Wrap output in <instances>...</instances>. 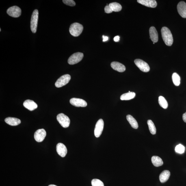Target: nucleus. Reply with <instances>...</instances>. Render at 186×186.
<instances>
[{
    "mask_svg": "<svg viewBox=\"0 0 186 186\" xmlns=\"http://www.w3.org/2000/svg\"><path fill=\"white\" fill-rule=\"evenodd\" d=\"M161 33L163 40L167 46H172L174 40L171 33L168 28L164 27L161 29Z\"/></svg>",
    "mask_w": 186,
    "mask_h": 186,
    "instance_id": "nucleus-1",
    "label": "nucleus"
},
{
    "mask_svg": "<svg viewBox=\"0 0 186 186\" xmlns=\"http://www.w3.org/2000/svg\"><path fill=\"white\" fill-rule=\"evenodd\" d=\"M83 26L78 23H74L70 25L69 28V32L71 35L74 37L79 36L83 32Z\"/></svg>",
    "mask_w": 186,
    "mask_h": 186,
    "instance_id": "nucleus-2",
    "label": "nucleus"
},
{
    "mask_svg": "<svg viewBox=\"0 0 186 186\" xmlns=\"http://www.w3.org/2000/svg\"><path fill=\"white\" fill-rule=\"evenodd\" d=\"M39 12L37 9H35L33 13L31 22V28L33 33L36 32L38 19Z\"/></svg>",
    "mask_w": 186,
    "mask_h": 186,
    "instance_id": "nucleus-3",
    "label": "nucleus"
},
{
    "mask_svg": "<svg viewBox=\"0 0 186 186\" xmlns=\"http://www.w3.org/2000/svg\"><path fill=\"white\" fill-rule=\"evenodd\" d=\"M57 119L59 123L63 128L69 127L70 124V120L69 117L64 113H61L57 115Z\"/></svg>",
    "mask_w": 186,
    "mask_h": 186,
    "instance_id": "nucleus-4",
    "label": "nucleus"
},
{
    "mask_svg": "<svg viewBox=\"0 0 186 186\" xmlns=\"http://www.w3.org/2000/svg\"><path fill=\"white\" fill-rule=\"evenodd\" d=\"M71 76L69 74H66L61 76L56 82L55 85L57 88L64 86L69 82L71 79Z\"/></svg>",
    "mask_w": 186,
    "mask_h": 186,
    "instance_id": "nucleus-5",
    "label": "nucleus"
},
{
    "mask_svg": "<svg viewBox=\"0 0 186 186\" xmlns=\"http://www.w3.org/2000/svg\"><path fill=\"white\" fill-rule=\"evenodd\" d=\"M83 57V53L78 52L72 54L68 59V64L71 65L77 64L82 60Z\"/></svg>",
    "mask_w": 186,
    "mask_h": 186,
    "instance_id": "nucleus-6",
    "label": "nucleus"
},
{
    "mask_svg": "<svg viewBox=\"0 0 186 186\" xmlns=\"http://www.w3.org/2000/svg\"><path fill=\"white\" fill-rule=\"evenodd\" d=\"M9 16L14 18H17L21 15L22 10L19 7L14 6L10 7L7 11Z\"/></svg>",
    "mask_w": 186,
    "mask_h": 186,
    "instance_id": "nucleus-7",
    "label": "nucleus"
},
{
    "mask_svg": "<svg viewBox=\"0 0 186 186\" xmlns=\"http://www.w3.org/2000/svg\"><path fill=\"white\" fill-rule=\"evenodd\" d=\"M135 63L140 69L142 71L147 72L149 71L150 68L148 64L144 61L140 59H136Z\"/></svg>",
    "mask_w": 186,
    "mask_h": 186,
    "instance_id": "nucleus-8",
    "label": "nucleus"
},
{
    "mask_svg": "<svg viewBox=\"0 0 186 186\" xmlns=\"http://www.w3.org/2000/svg\"><path fill=\"white\" fill-rule=\"evenodd\" d=\"M104 125V121L102 119H100L96 122L94 131L95 136L96 137H99L101 135L103 129Z\"/></svg>",
    "mask_w": 186,
    "mask_h": 186,
    "instance_id": "nucleus-9",
    "label": "nucleus"
},
{
    "mask_svg": "<svg viewBox=\"0 0 186 186\" xmlns=\"http://www.w3.org/2000/svg\"><path fill=\"white\" fill-rule=\"evenodd\" d=\"M46 135V132L43 129H38L34 134V138L37 142H42L44 140Z\"/></svg>",
    "mask_w": 186,
    "mask_h": 186,
    "instance_id": "nucleus-10",
    "label": "nucleus"
},
{
    "mask_svg": "<svg viewBox=\"0 0 186 186\" xmlns=\"http://www.w3.org/2000/svg\"><path fill=\"white\" fill-rule=\"evenodd\" d=\"M70 102L72 105L76 107H86L87 105L85 100L80 98H72L70 100Z\"/></svg>",
    "mask_w": 186,
    "mask_h": 186,
    "instance_id": "nucleus-11",
    "label": "nucleus"
},
{
    "mask_svg": "<svg viewBox=\"0 0 186 186\" xmlns=\"http://www.w3.org/2000/svg\"><path fill=\"white\" fill-rule=\"evenodd\" d=\"M178 14L182 17L186 18V3L183 1H180L177 6Z\"/></svg>",
    "mask_w": 186,
    "mask_h": 186,
    "instance_id": "nucleus-12",
    "label": "nucleus"
},
{
    "mask_svg": "<svg viewBox=\"0 0 186 186\" xmlns=\"http://www.w3.org/2000/svg\"><path fill=\"white\" fill-rule=\"evenodd\" d=\"M56 150L58 154L62 157H64L66 156L67 150L66 146L62 143H59L56 146Z\"/></svg>",
    "mask_w": 186,
    "mask_h": 186,
    "instance_id": "nucleus-13",
    "label": "nucleus"
},
{
    "mask_svg": "<svg viewBox=\"0 0 186 186\" xmlns=\"http://www.w3.org/2000/svg\"><path fill=\"white\" fill-rule=\"evenodd\" d=\"M137 2L141 5L151 8H155L157 6V1L155 0H138Z\"/></svg>",
    "mask_w": 186,
    "mask_h": 186,
    "instance_id": "nucleus-14",
    "label": "nucleus"
},
{
    "mask_svg": "<svg viewBox=\"0 0 186 186\" xmlns=\"http://www.w3.org/2000/svg\"><path fill=\"white\" fill-rule=\"evenodd\" d=\"M23 105L26 108L31 111L34 110L38 107L37 104L34 101L30 100H25L24 102Z\"/></svg>",
    "mask_w": 186,
    "mask_h": 186,
    "instance_id": "nucleus-15",
    "label": "nucleus"
},
{
    "mask_svg": "<svg viewBox=\"0 0 186 186\" xmlns=\"http://www.w3.org/2000/svg\"><path fill=\"white\" fill-rule=\"evenodd\" d=\"M111 66L113 69L119 72H123L126 70V68L123 64L118 62H113L111 63Z\"/></svg>",
    "mask_w": 186,
    "mask_h": 186,
    "instance_id": "nucleus-16",
    "label": "nucleus"
},
{
    "mask_svg": "<svg viewBox=\"0 0 186 186\" xmlns=\"http://www.w3.org/2000/svg\"><path fill=\"white\" fill-rule=\"evenodd\" d=\"M151 39L153 42H157L158 41V34L157 30L154 27H151L149 29Z\"/></svg>",
    "mask_w": 186,
    "mask_h": 186,
    "instance_id": "nucleus-17",
    "label": "nucleus"
},
{
    "mask_svg": "<svg viewBox=\"0 0 186 186\" xmlns=\"http://www.w3.org/2000/svg\"><path fill=\"white\" fill-rule=\"evenodd\" d=\"M5 122L11 126H17L21 123L19 119L13 117H8L5 119Z\"/></svg>",
    "mask_w": 186,
    "mask_h": 186,
    "instance_id": "nucleus-18",
    "label": "nucleus"
},
{
    "mask_svg": "<svg viewBox=\"0 0 186 186\" xmlns=\"http://www.w3.org/2000/svg\"><path fill=\"white\" fill-rule=\"evenodd\" d=\"M170 176V172L168 170H164L161 173L159 176V179L161 183H163L167 182L169 179Z\"/></svg>",
    "mask_w": 186,
    "mask_h": 186,
    "instance_id": "nucleus-19",
    "label": "nucleus"
},
{
    "mask_svg": "<svg viewBox=\"0 0 186 186\" xmlns=\"http://www.w3.org/2000/svg\"><path fill=\"white\" fill-rule=\"evenodd\" d=\"M126 119L132 127L134 129H137L138 128V123H137L136 120L133 116L130 115H128L126 116Z\"/></svg>",
    "mask_w": 186,
    "mask_h": 186,
    "instance_id": "nucleus-20",
    "label": "nucleus"
},
{
    "mask_svg": "<svg viewBox=\"0 0 186 186\" xmlns=\"http://www.w3.org/2000/svg\"><path fill=\"white\" fill-rule=\"evenodd\" d=\"M151 161L154 166L156 167L162 166L163 164L162 159L157 156H153L151 158Z\"/></svg>",
    "mask_w": 186,
    "mask_h": 186,
    "instance_id": "nucleus-21",
    "label": "nucleus"
},
{
    "mask_svg": "<svg viewBox=\"0 0 186 186\" xmlns=\"http://www.w3.org/2000/svg\"><path fill=\"white\" fill-rule=\"evenodd\" d=\"M135 96V93L129 91V92L122 94L120 96V99L122 100H130L133 99Z\"/></svg>",
    "mask_w": 186,
    "mask_h": 186,
    "instance_id": "nucleus-22",
    "label": "nucleus"
},
{
    "mask_svg": "<svg viewBox=\"0 0 186 186\" xmlns=\"http://www.w3.org/2000/svg\"><path fill=\"white\" fill-rule=\"evenodd\" d=\"M110 7L113 12H119L121 10L122 7L120 3L117 2H114L110 3L109 5Z\"/></svg>",
    "mask_w": 186,
    "mask_h": 186,
    "instance_id": "nucleus-23",
    "label": "nucleus"
},
{
    "mask_svg": "<svg viewBox=\"0 0 186 186\" xmlns=\"http://www.w3.org/2000/svg\"><path fill=\"white\" fill-rule=\"evenodd\" d=\"M158 101L161 107L163 108L166 109L168 106V103L165 99L162 96H160L159 97Z\"/></svg>",
    "mask_w": 186,
    "mask_h": 186,
    "instance_id": "nucleus-24",
    "label": "nucleus"
},
{
    "mask_svg": "<svg viewBox=\"0 0 186 186\" xmlns=\"http://www.w3.org/2000/svg\"><path fill=\"white\" fill-rule=\"evenodd\" d=\"M147 124L150 133L152 135H155L156 133V128L153 121L151 120H149L148 121Z\"/></svg>",
    "mask_w": 186,
    "mask_h": 186,
    "instance_id": "nucleus-25",
    "label": "nucleus"
},
{
    "mask_svg": "<svg viewBox=\"0 0 186 186\" xmlns=\"http://www.w3.org/2000/svg\"><path fill=\"white\" fill-rule=\"evenodd\" d=\"M172 79L173 83H174L175 85L176 86H178L180 85L181 78H180V76L178 74L175 72V73L173 74Z\"/></svg>",
    "mask_w": 186,
    "mask_h": 186,
    "instance_id": "nucleus-26",
    "label": "nucleus"
},
{
    "mask_svg": "<svg viewBox=\"0 0 186 186\" xmlns=\"http://www.w3.org/2000/svg\"><path fill=\"white\" fill-rule=\"evenodd\" d=\"M175 151L177 153L182 154L185 152V147L183 145L179 144L176 146Z\"/></svg>",
    "mask_w": 186,
    "mask_h": 186,
    "instance_id": "nucleus-27",
    "label": "nucleus"
},
{
    "mask_svg": "<svg viewBox=\"0 0 186 186\" xmlns=\"http://www.w3.org/2000/svg\"><path fill=\"white\" fill-rule=\"evenodd\" d=\"M92 186H104L103 182L98 179H93L92 181Z\"/></svg>",
    "mask_w": 186,
    "mask_h": 186,
    "instance_id": "nucleus-28",
    "label": "nucleus"
},
{
    "mask_svg": "<svg viewBox=\"0 0 186 186\" xmlns=\"http://www.w3.org/2000/svg\"><path fill=\"white\" fill-rule=\"evenodd\" d=\"M62 1L65 4L70 6H74L76 5L75 2L73 0H63Z\"/></svg>",
    "mask_w": 186,
    "mask_h": 186,
    "instance_id": "nucleus-29",
    "label": "nucleus"
},
{
    "mask_svg": "<svg viewBox=\"0 0 186 186\" xmlns=\"http://www.w3.org/2000/svg\"><path fill=\"white\" fill-rule=\"evenodd\" d=\"M105 11L106 13L109 14L113 12V11L109 5L105 6Z\"/></svg>",
    "mask_w": 186,
    "mask_h": 186,
    "instance_id": "nucleus-30",
    "label": "nucleus"
},
{
    "mask_svg": "<svg viewBox=\"0 0 186 186\" xmlns=\"http://www.w3.org/2000/svg\"><path fill=\"white\" fill-rule=\"evenodd\" d=\"M114 41L116 42H118L120 40V37L118 36H116L114 38Z\"/></svg>",
    "mask_w": 186,
    "mask_h": 186,
    "instance_id": "nucleus-31",
    "label": "nucleus"
},
{
    "mask_svg": "<svg viewBox=\"0 0 186 186\" xmlns=\"http://www.w3.org/2000/svg\"><path fill=\"white\" fill-rule=\"evenodd\" d=\"M102 38H103V42H105L107 41L108 40V39H109L108 37L107 36H104V35H103V36H102Z\"/></svg>",
    "mask_w": 186,
    "mask_h": 186,
    "instance_id": "nucleus-32",
    "label": "nucleus"
},
{
    "mask_svg": "<svg viewBox=\"0 0 186 186\" xmlns=\"http://www.w3.org/2000/svg\"><path fill=\"white\" fill-rule=\"evenodd\" d=\"M182 118H183L184 121L186 123V112L184 113L183 115V116H182Z\"/></svg>",
    "mask_w": 186,
    "mask_h": 186,
    "instance_id": "nucleus-33",
    "label": "nucleus"
},
{
    "mask_svg": "<svg viewBox=\"0 0 186 186\" xmlns=\"http://www.w3.org/2000/svg\"><path fill=\"white\" fill-rule=\"evenodd\" d=\"M48 186H57V185H50Z\"/></svg>",
    "mask_w": 186,
    "mask_h": 186,
    "instance_id": "nucleus-34",
    "label": "nucleus"
},
{
    "mask_svg": "<svg viewBox=\"0 0 186 186\" xmlns=\"http://www.w3.org/2000/svg\"><path fill=\"white\" fill-rule=\"evenodd\" d=\"M1 31V28H0V31Z\"/></svg>",
    "mask_w": 186,
    "mask_h": 186,
    "instance_id": "nucleus-35",
    "label": "nucleus"
},
{
    "mask_svg": "<svg viewBox=\"0 0 186 186\" xmlns=\"http://www.w3.org/2000/svg\"><path fill=\"white\" fill-rule=\"evenodd\" d=\"M153 44H155V43L153 42Z\"/></svg>",
    "mask_w": 186,
    "mask_h": 186,
    "instance_id": "nucleus-36",
    "label": "nucleus"
}]
</instances>
